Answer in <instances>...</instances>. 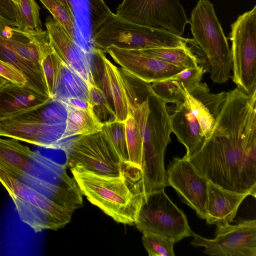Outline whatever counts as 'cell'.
Returning <instances> with one entry per match:
<instances>
[{"instance_id":"cell-1","label":"cell","mask_w":256,"mask_h":256,"mask_svg":"<svg viewBox=\"0 0 256 256\" xmlns=\"http://www.w3.org/2000/svg\"><path fill=\"white\" fill-rule=\"evenodd\" d=\"M187 160L214 184L256 198V92H227L210 136Z\"/></svg>"},{"instance_id":"cell-2","label":"cell","mask_w":256,"mask_h":256,"mask_svg":"<svg viewBox=\"0 0 256 256\" xmlns=\"http://www.w3.org/2000/svg\"><path fill=\"white\" fill-rule=\"evenodd\" d=\"M70 170L81 192L90 202L116 222L134 224L144 196L141 170L128 166L122 176Z\"/></svg>"},{"instance_id":"cell-3","label":"cell","mask_w":256,"mask_h":256,"mask_svg":"<svg viewBox=\"0 0 256 256\" xmlns=\"http://www.w3.org/2000/svg\"><path fill=\"white\" fill-rule=\"evenodd\" d=\"M91 45L102 50L110 46L136 50L186 46L190 39L136 24L114 14L104 0H88Z\"/></svg>"},{"instance_id":"cell-4","label":"cell","mask_w":256,"mask_h":256,"mask_svg":"<svg viewBox=\"0 0 256 256\" xmlns=\"http://www.w3.org/2000/svg\"><path fill=\"white\" fill-rule=\"evenodd\" d=\"M166 104L154 92L132 114L144 140L141 170L144 196L168 186L164 158L172 131Z\"/></svg>"},{"instance_id":"cell-5","label":"cell","mask_w":256,"mask_h":256,"mask_svg":"<svg viewBox=\"0 0 256 256\" xmlns=\"http://www.w3.org/2000/svg\"><path fill=\"white\" fill-rule=\"evenodd\" d=\"M189 24L193 38L204 56L202 66L212 82L222 84L230 76L232 62L227 38L216 15L214 4L208 0H198L192 10Z\"/></svg>"},{"instance_id":"cell-6","label":"cell","mask_w":256,"mask_h":256,"mask_svg":"<svg viewBox=\"0 0 256 256\" xmlns=\"http://www.w3.org/2000/svg\"><path fill=\"white\" fill-rule=\"evenodd\" d=\"M0 182L13 200L20 220L34 232L46 230H57L70 222L74 212L0 168Z\"/></svg>"},{"instance_id":"cell-7","label":"cell","mask_w":256,"mask_h":256,"mask_svg":"<svg viewBox=\"0 0 256 256\" xmlns=\"http://www.w3.org/2000/svg\"><path fill=\"white\" fill-rule=\"evenodd\" d=\"M61 150L66 152L70 169L108 176H122L126 172L124 164L101 131L68 140Z\"/></svg>"},{"instance_id":"cell-8","label":"cell","mask_w":256,"mask_h":256,"mask_svg":"<svg viewBox=\"0 0 256 256\" xmlns=\"http://www.w3.org/2000/svg\"><path fill=\"white\" fill-rule=\"evenodd\" d=\"M230 28L232 80L252 94L256 92V5L240 15Z\"/></svg>"},{"instance_id":"cell-9","label":"cell","mask_w":256,"mask_h":256,"mask_svg":"<svg viewBox=\"0 0 256 256\" xmlns=\"http://www.w3.org/2000/svg\"><path fill=\"white\" fill-rule=\"evenodd\" d=\"M142 233L148 232L170 237L175 242L192 236L184 212L168 197L164 188L144 197L134 224Z\"/></svg>"},{"instance_id":"cell-10","label":"cell","mask_w":256,"mask_h":256,"mask_svg":"<svg viewBox=\"0 0 256 256\" xmlns=\"http://www.w3.org/2000/svg\"><path fill=\"white\" fill-rule=\"evenodd\" d=\"M116 12L134 23L180 36L189 23L179 0H122Z\"/></svg>"},{"instance_id":"cell-11","label":"cell","mask_w":256,"mask_h":256,"mask_svg":"<svg viewBox=\"0 0 256 256\" xmlns=\"http://www.w3.org/2000/svg\"><path fill=\"white\" fill-rule=\"evenodd\" d=\"M191 244L205 248L204 254L216 256H256V220H241L235 225L217 227L216 237L208 239L193 232Z\"/></svg>"},{"instance_id":"cell-12","label":"cell","mask_w":256,"mask_h":256,"mask_svg":"<svg viewBox=\"0 0 256 256\" xmlns=\"http://www.w3.org/2000/svg\"><path fill=\"white\" fill-rule=\"evenodd\" d=\"M166 179L168 186L175 190L182 202L206 219L208 180L184 157L174 158L166 170Z\"/></svg>"},{"instance_id":"cell-13","label":"cell","mask_w":256,"mask_h":256,"mask_svg":"<svg viewBox=\"0 0 256 256\" xmlns=\"http://www.w3.org/2000/svg\"><path fill=\"white\" fill-rule=\"evenodd\" d=\"M104 52L108 54L125 73L146 83L168 79L184 70L140 50L112 45L106 48Z\"/></svg>"},{"instance_id":"cell-14","label":"cell","mask_w":256,"mask_h":256,"mask_svg":"<svg viewBox=\"0 0 256 256\" xmlns=\"http://www.w3.org/2000/svg\"><path fill=\"white\" fill-rule=\"evenodd\" d=\"M50 45L60 59L82 77L88 84H96L92 56L72 38L52 16L45 22Z\"/></svg>"},{"instance_id":"cell-15","label":"cell","mask_w":256,"mask_h":256,"mask_svg":"<svg viewBox=\"0 0 256 256\" xmlns=\"http://www.w3.org/2000/svg\"><path fill=\"white\" fill-rule=\"evenodd\" d=\"M92 56L99 86L114 108L116 120L124 122L130 114L126 92L128 80L122 70L110 62L102 50L96 48Z\"/></svg>"},{"instance_id":"cell-16","label":"cell","mask_w":256,"mask_h":256,"mask_svg":"<svg viewBox=\"0 0 256 256\" xmlns=\"http://www.w3.org/2000/svg\"><path fill=\"white\" fill-rule=\"evenodd\" d=\"M64 124H48L8 118L0 119V136L13 138L46 148L61 150Z\"/></svg>"},{"instance_id":"cell-17","label":"cell","mask_w":256,"mask_h":256,"mask_svg":"<svg viewBox=\"0 0 256 256\" xmlns=\"http://www.w3.org/2000/svg\"><path fill=\"white\" fill-rule=\"evenodd\" d=\"M248 194L224 189L208 180L206 204V223L217 227L233 222L238 208Z\"/></svg>"},{"instance_id":"cell-18","label":"cell","mask_w":256,"mask_h":256,"mask_svg":"<svg viewBox=\"0 0 256 256\" xmlns=\"http://www.w3.org/2000/svg\"><path fill=\"white\" fill-rule=\"evenodd\" d=\"M170 111L172 112L170 115L172 132L186 147V152L184 157L188 159L198 152L206 138L196 116L184 100L175 104Z\"/></svg>"},{"instance_id":"cell-19","label":"cell","mask_w":256,"mask_h":256,"mask_svg":"<svg viewBox=\"0 0 256 256\" xmlns=\"http://www.w3.org/2000/svg\"><path fill=\"white\" fill-rule=\"evenodd\" d=\"M3 34L6 42L14 50L42 71V52L50 44L46 30H26L8 26L4 29Z\"/></svg>"},{"instance_id":"cell-20","label":"cell","mask_w":256,"mask_h":256,"mask_svg":"<svg viewBox=\"0 0 256 256\" xmlns=\"http://www.w3.org/2000/svg\"><path fill=\"white\" fill-rule=\"evenodd\" d=\"M50 98L26 85L8 82L0 86V119L42 106Z\"/></svg>"},{"instance_id":"cell-21","label":"cell","mask_w":256,"mask_h":256,"mask_svg":"<svg viewBox=\"0 0 256 256\" xmlns=\"http://www.w3.org/2000/svg\"><path fill=\"white\" fill-rule=\"evenodd\" d=\"M4 28L0 27V59L14 66L24 75L27 86L50 98L43 72L20 56L6 44L3 34Z\"/></svg>"},{"instance_id":"cell-22","label":"cell","mask_w":256,"mask_h":256,"mask_svg":"<svg viewBox=\"0 0 256 256\" xmlns=\"http://www.w3.org/2000/svg\"><path fill=\"white\" fill-rule=\"evenodd\" d=\"M52 98L62 102L70 98L88 100V83L61 60Z\"/></svg>"},{"instance_id":"cell-23","label":"cell","mask_w":256,"mask_h":256,"mask_svg":"<svg viewBox=\"0 0 256 256\" xmlns=\"http://www.w3.org/2000/svg\"><path fill=\"white\" fill-rule=\"evenodd\" d=\"M67 106L68 113L62 136L64 140L73 136L86 135L101 131L103 123L98 120L92 109L78 108L68 106Z\"/></svg>"},{"instance_id":"cell-24","label":"cell","mask_w":256,"mask_h":256,"mask_svg":"<svg viewBox=\"0 0 256 256\" xmlns=\"http://www.w3.org/2000/svg\"><path fill=\"white\" fill-rule=\"evenodd\" d=\"M68 113V106L64 102L50 98L42 106L9 118L48 124H64L67 120Z\"/></svg>"},{"instance_id":"cell-25","label":"cell","mask_w":256,"mask_h":256,"mask_svg":"<svg viewBox=\"0 0 256 256\" xmlns=\"http://www.w3.org/2000/svg\"><path fill=\"white\" fill-rule=\"evenodd\" d=\"M140 50L150 56L174 65L182 70L199 66V61L196 56L187 46Z\"/></svg>"},{"instance_id":"cell-26","label":"cell","mask_w":256,"mask_h":256,"mask_svg":"<svg viewBox=\"0 0 256 256\" xmlns=\"http://www.w3.org/2000/svg\"><path fill=\"white\" fill-rule=\"evenodd\" d=\"M125 126L129 164L141 170L144 140L139 126L132 114H129L125 120Z\"/></svg>"},{"instance_id":"cell-27","label":"cell","mask_w":256,"mask_h":256,"mask_svg":"<svg viewBox=\"0 0 256 256\" xmlns=\"http://www.w3.org/2000/svg\"><path fill=\"white\" fill-rule=\"evenodd\" d=\"M68 34L75 38L76 18L71 0H39Z\"/></svg>"},{"instance_id":"cell-28","label":"cell","mask_w":256,"mask_h":256,"mask_svg":"<svg viewBox=\"0 0 256 256\" xmlns=\"http://www.w3.org/2000/svg\"><path fill=\"white\" fill-rule=\"evenodd\" d=\"M101 132L112 146L122 164H129L125 121L114 120L105 122L103 123Z\"/></svg>"},{"instance_id":"cell-29","label":"cell","mask_w":256,"mask_h":256,"mask_svg":"<svg viewBox=\"0 0 256 256\" xmlns=\"http://www.w3.org/2000/svg\"><path fill=\"white\" fill-rule=\"evenodd\" d=\"M18 28L26 30H42L40 8L35 0H18Z\"/></svg>"},{"instance_id":"cell-30","label":"cell","mask_w":256,"mask_h":256,"mask_svg":"<svg viewBox=\"0 0 256 256\" xmlns=\"http://www.w3.org/2000/svg\"><path fill=\"white\" fill-rule=\"evenodd\" d=\"M88 102L94 114L101 122L116 120L114 108L104 92L96 84H90L88 86Z\"/></svg>"},{"instance_id":"cell-31","label":"cell","mask_w":256,"mask_h":256,"mask_svg":"<svg viewBox=\"0 0 256 256\" xmlns=\"http://www.w3.org/2000/svg\"><path fill=\"white\" fill-rule=\"evenodd\" d=\"M182 87L184 91V102L196 116L206 140L212 130L216 118L200 100L189 94L185 88Z\"/></svg>"},{"instance_id":"cell-32","label":"cell","mask_w":256,"mask_h":256,"mask_svg":"<svg viewBox=\"0 0 256 256\" xmlns=\"http://www.w3.org/2000/svg\"><path fill=\"white\" fill-rule=\"evenodd\" d=\"M144 246L150 256H174V238L152 232L142 233Z\"/></svg>"},{"instance_id":"cell-33","label":"cell","mask_w":256,"mask_h":256,"mask_svg":"<svg viewBox=\"0 0 256 256\" xmlns=\"http://www.w3.org/2000/svg\"><path fill=\"white\" fill-rule=\"evenodd\" d=\"M154 92L168 103L182 102L184 98L183 88L172 77L151 84Z\"/></svg>"},{"instance_id":"cell-34","label":"cell","mask_w":256,"mask_h":256,"mask_svg":"<svg viewBox=\"0 0 256 256\" xmlns=\"http://www.w3.org/2000/svg\"><path fill=\"white\" fill-rule=\"evenodd\" d=\"M60 61L50 44L43 51L41 60V66L50 98H52Z\"/></svg>"},{"instance_id":"cell-35","label":"cell","mask_w":256,"mask_h":256,"mask_svg":"<svg viewBox=\"0 0 256 256\" xmlns=\"http://www.w3.org/2000/svg\"><path fill=\"white\" fill-rule=\"evenodd\" d=\"M202 66L186 68L172 78L190 92L201 82L204 73Z\"/></svg>"},{"instance_id":"cell-36","label":"cell","mask_w":256,"mask_h":256,"mask_svg":"<svg viewBox=\"0 0 256 256\" xmlns=\"http://www.w3.org/2000/svg\"><path fill=\"white\" fill-rule=\"evenodd\" d=\"M0 76L8 82L20 85H26L24 75L10 64L0 59Z\"/></svg>"},{"instance_id":"cell-37","label":"cell","mask_w":256,"mask_h":256,"mask_svg":"<svg viewBox=\"0 0 256 256\" xmlns=\"http://www.w3.org/2000/svg\"><path fill=\"white\" fill-rule=\"evenodd\" d=\"M0 16L18 26V14L17 4L12 0H0Z\"/></svg>"},{"instance_id":"cell-38","label":"cell","mask_w":256,"mask_h":256,"mask_svg":"<svg viewBox=\"0 0 256 256\" xmlns=\"http://www.w3.org/2000/svg\"><path fill=\"white\" fill-rule=\"evenodd\" d=\"M64 102L67 106L78 108L92 109V106L88 100L80 98H70L66 100Z\"/></svg>"},{"instance_id":"cell-39","label":"cell","mask_w":256,"mask_h":256,"mask_svg":"<svg viewBox=\"0 0 256 256\" xmlns=\"http://www.w3.org/2000/svg\"><path fill=\"white\" fill-rule=\"evenodd\" d=\"M8 26L12 27L18 26L16 24L9 21L0 16V27H6Z\"/></svg>"},{"instance_id":"cell-40","label":"cell","mask_w":256,"mask_h":256,"mask_svg":"<svg viewBox=\"0 0 256 256\" xmlns=\"http://www.w3.org/2000/svg\"><path fill=\"white\" fill-rule=\"evenodd\" d=\"M8 82L6 79L0 76V86Z\"/></svg>"},{"instance_id":"cell-41","label":"cell","mask_w":256,"mask_h":256,"mask_svg":"<svg viewBox=\"0 0 256 256\" xmlns=\"http://www.w3.org/2000/svg\"><path fill=\"white\" fill-rule=\"evenodd\" d=\"M14 2H16V4H18V0H12Z\"/></svg>"}]
</instances>
